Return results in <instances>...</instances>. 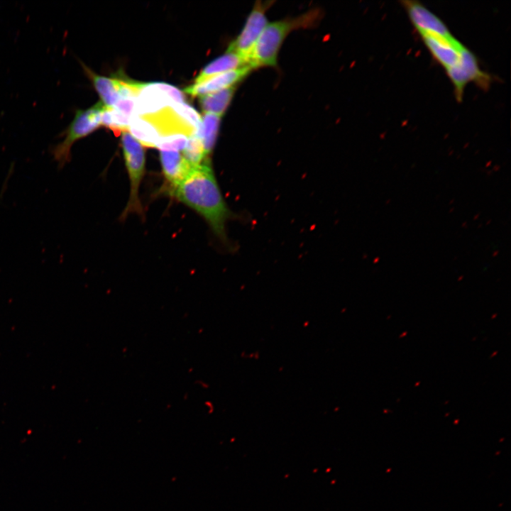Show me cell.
<instances>
[{"mask_svg":"<svg viewBox=\"0 0 511 511\" xmlns=\"http://www.w3.org/2000/svg\"><path fill=\"white\" fill-rule=\"evenodd\" d=\"M402 4L432 57L444 68L458 101H461L465 87L471 82L488 88L490 76L480 69L475 55L437 16L419 1H402Z\"/></svg>","mask_w":511,"mask_h":511,"instance_id":"6da1fadb","label":"cell"},{"mask_svg":"<svg viewBox=\"0 0 511 511\" xmlns=\"http://www.w3.org/2000/svg\"><path fill=\"white\" fill-rule=\"evenodd\" d=\"M168 192L201 216L215 236L228 244L226 224L233 213L222 196L210 163L193 167Z\"/></svg>","mask_w":511,"mask_h":511,"instance_id":"7a4b0ae2","label":"cell"},{"mask_svg":"<svg viewBox=\"0 0 511 511\" xmlns=\"http://www.w3.org/2000/svg\"><path fill=\"white\" fill-rule=\"evenodd\" d=\"M322 16V11L317 8L296 17L268 23L251 53L248 66L252 70L263 67H276L279 51L287 35L295 30L315 26Z\"/></svg>","mask_w":511,"mask_h":511,"instance_id":"3957f363","label":"cell"},{"mask_svg":"<svg viewBox=\"0 0 511 511\" xmlns=\"http://www.w3.org/2000/svg\"><path fill=\"white\" fill-rule=\"evenodd\" d=\"M104 106L101 102H99L87 109L76 111L72 121L59 136L62 138V141L53 145L50 149V154L57 163L59 170L62 169L70 161L72 145L101 126Z\"/></svg>","mask_w":511,"mask_h":511,"instance_id":"277c9868","label":"cell"},{"mask_svg":"<svg viewBox=\"0 0 511 511\" xmlns=\"http://www.w3.org/2000/svg\"><path fill=\"white\" fill-rule=\"evenodd\" d=\"M121 145L129 178L130 192L121 219H125L130 214L143 216L139 189L145 171L144 149L142 145L127 131L121 133Z\"/></svg>","mask_w":511,"mask_h":511,"instance_id":"5b68a950","label":"cell"},{"mask_svg":"<svg viewBox=\"0 0 511 511\" xmlns=\"http://www.w3.org/2000/svg\"><path fill=\"white\" fill-rule=\"evenodd\" d=\"M273 4V1H256L240 33L227 49L238 53L247 64L256 43L268 23L266 12Z\"/></svg>","mask_w":511,"mask_h":511,"instance_id":"8992f818","label":"cell"},{"mask_svg":"<svg viewBox=\"0 0 511 511\" xmlns=\"http://www.w3.org/2000/svg\"><path fill=\"white\" fill-rule=\"evenodd\" d=\"M174 101L160 87L159 82H141L136 99L135 114L149 116L170 106Z\"/></svg>","mask_w":511,"mask_h":511,"instance_id":"52a82bcc","label":"cell"},{"mask_svg":"<svg viewBox=\"0 0 511 511\" xmlns=\"http://www.w3.org/2000/svg\"><path fill=\"white\" fill-rule=\"evenodd\" d=\"M248 65L213 76L205 81L193 84L185 88L184 91L192 97L202 96L216 92L238 84L244 79L252 71Z\"/></svg>","mask_w":511,"mask_h":511,"instance_id":"ba28073f","label":"cell"},{"mask_svg":"<svg viewBox=\"0 0 511 511\" xmlns=\"http://www.w3.org/2000/svg\"><path fill=\"white\" fill-rule=\"evenodd\" d=\"M160 160L167 189L178 184L193 167L177 150H160Z\"/></svg>","mask_w":511,"mask_h":511,"instance_id":"9c48e42d","label":"cell"},{"mask_svg":"<svg viewBox=\"0 0 511 511\" xmlns=\"http://www.w3.org/2000/svg\"><path fill=\"white\" fill-rule=\"evenodd\" d=\"M128 130L136 140L146 147L155 148L162 137L158 126L149 116L133 115Z\"/></svg>","mask_w":511,"mask_h":511,"instance_id":"30bf717a","label":"cell"},{"mask_svg":"<svg viewBox=\"0 0 511 511\" xmlns=\"http://www.w3.org/2000/svg\"><path fill=\"white\" fill-rule=\"evenodd\" d=\"M246 61L238 53L227 50L224 54L207 64L196 77L194 84L201 83L219 74L247 66Z\"/></svg>","mask_w":511,"mask_h":511,"instance_id":"8fae6325","label":"cell"},{"mask_svg":"<svg viewBox=\"0 0 511 511\" xmlns=\"http://www.w3.org/2000/svg\"><path fill=\"white\" fill-rule=\"evenodd\" d=\"M83 70L102 100V104L107 107H113L119 99L116 78H108L93 72L89 67L82 63Z\"/></svg>","mask_w":511,"mask_h":511,"instance_id":"7c38bea8","label":"cell"},{"mask_svg":"<svg viewBox=\"0 0 511 511\" xmlns=\"http://www.w3.org/2000/svg\"><path fill=\"white\" fill-rule=\"evenodd\" d=\"M236 87L237 85L199 96V101L204 113H210L221 116L229 106Z\"/></svg>","mask_w":511,"mask_h":511,"instance_id":"4fadbf2b","label":"cell"},{"mask_svg":"<svg viewBox=\"0 0 511 511\" xmlns=\"http://www.w3.org/2000/svg\"><path fill=\"white\" fill-rule=\"evenodd\" d=\"M221 116L210 114L204 113L202 118V130L200 138L203 145L206 156L209 158L218 135Z\"/></svg>","mask_w":511,"mask_h":511,"instance_id":"5bb4252c","label":"cell"},{"mask_svg":"<svg viewBox=\"0 0 511 511\" xmlns=\"http://www.w3.org/2000/svg\"><path fill=\"white\" fill-rule=\"evenodd\" d=\"M181 153L192 167L209 163V158L205 155L201 138L197 133L189 136L187 145Z\"/></svg>","mask_w":511,"mask_h":511,"instance_id":"9a60e30c","label":"cell"},{"mask_svg":"<svg viewBox=\"0 0 511 511\" xmlns=\"http://www.w3.org/2000/svg\"><path fill=\"white\" fill-rule=\"evenodd\" d=\"M131 118L114 107L104 106L101 125L109 128L115 133L125 132L128 130Z\"/></svg>","mask_w":511,"mask_h":511,"instance_id":"2e32d148","label":"cell"},{"mask_svg":"<svg viewBox=\"0 0 511 511\" xmlns=\"http://www.w3.org/2000/svg\"><path fill=\"white\" fill-rule=\"evenodd\" d=\"M189 136L181 133H171L162 136L156 147L160 150H177L182 152L185 148Z\"/></svg>","mask_w":511,"mask_h":511,"instance_id":"e0dca14e","label":"cell"}]
</instances>
